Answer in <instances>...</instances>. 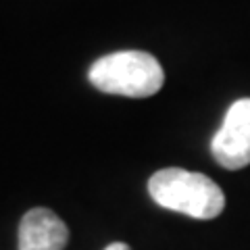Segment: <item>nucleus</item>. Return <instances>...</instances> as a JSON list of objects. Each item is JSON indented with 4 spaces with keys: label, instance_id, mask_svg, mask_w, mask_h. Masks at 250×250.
Returning a JSON list of instances; mask_svg holds the SVG:
<instances>
[{
    "label": "nucleus",
    "instance_id": "1",
    "mask_svg": "<svg viewBox=\"0 0 250 250\" xmlns=\"http://www.w3.org/2000/svg\"><path fill=\"white\" fill-rule=\"evenodd\" d=\"M148 192L159 207L194 219H215L225 208L223 190L213 179L179 167L156 171L148 179Z\"/></svg>",
    "mask_w": 250,
    "mask_h": 250
},
{
    "label": "nucleus",
    "instance_id": "2",
    "mask_svg": "<svg viewBox=\"0 0 250 250\" xmlns=\"http://www.w3.org/2000/svg\"><path fill=\"white\" fill-rule=\"evenodd\" d=\"M90 82L104 94L127 98H148L165 83V71L152 54L121 50L98 59L90 67Z\"/></svg>",
    "mask_w": 250,
    "mask_h": 250
},
{
    "label": "nucleus",
    "instance_id": "3",
    "mask_svg": "<svg viewBox=\"0 0 250 250\" xmlns=\"http://www.w3.org/2000/svg\"><path fill=\"white\" fill-rule=\"evenodd\" d=\"M210 152L221 167L238 171L250 165V98L236 100L210 140Z\"/></svg>",
    "mask_w": 250,
    "mask_h": 250
},
{
    "label": "nucleus",
    "instance_id": "4",
    "mask_svg": "<svg viewBox=\"0 0 250 250\" xmlns=\"http://www.w3.org/2000/svg\"><path fill=\"white\" fill-rule=\"evenodd\" d=\"M69 229L50 208H31L19 223V250H62Z\"/></svg>",
    "mask_w": 250,
    "mask_h": 250
},
{
    "label": "nucleus",
    "instance_id": "5",
    "mask_svg": "<svg viewBox=\"0 0 250 250\" xmlns=\"http://www.w3.org/2000/svg\"><path fill=\"white\" fill-rule=\"evenodd\" d=\"M104 250H131L127 244H123V242H113V244H108Z\"/></svg>",
    "mask_w": 250,
    "mask_h": 250
}]
</instances>
